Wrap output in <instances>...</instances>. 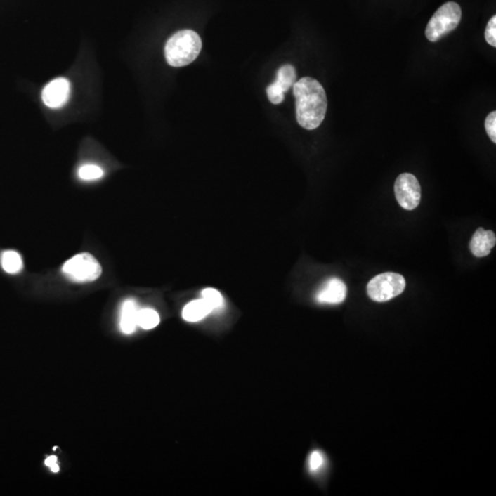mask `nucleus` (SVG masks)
Returning a JSON list of instances; mask_svg holds the SVG:
<instances>
[{
	"label": "nucleus",
	"instance_id": "1",
	"mask_svg": "<svg viewBox=\"0 0 496 496\" xmlns=\"http://www.w3.org/2000/svg\"><path fill=\"white\" fill-rule=\"evenodd\" d=\"M296 117L306 130H315L321 125L327 110V98L324 88L313 77H303L294 85Z\"/></svg>",
	"mask_w": 496,
	"mask_h": 496
},
{
	"label": "nucleus",
	"instance_id": "2",
	"mask_svg": "<svg viewBox=\"0 0 496 496\" xmlns=\"http://www.w3.org/2000/svg\"><path fill=\"white\" fill-rule=\"evenodd\" d=\"M202 47V39L197 32L191 30L178 32L166 44L167 61L171 67H185L198 58Z\"/></svg>",
	"mask_w": 496,
	"mask_h": 496
},
{
	"label": "nucleus",
	"instance_id": "3",
	"mask_svg": "<svg viewBox=\"0 0 496 496\" xmlns=\"http://www.w3.org/2000/svg\"><path fill=\"white\" fill-rule=\"evenodd\" d=\"M462 20V8L455 2L445 3L433 15L426 29V37L435 43L458 27Z\"/></svg>",
	"mask_w": 496,
	"mask_h": 496
},
{
	"label": "nucleus",
	"instance_id": "4",
	"mask_svg": "<svg viewBox=\"0 0 496 496\" xmlns=\"http://www.w3.org/2000/svg\"><path fill=\"white\" fill-rule=\"evenodd\" d=\"M63 273L71 282H91L100 277L103 268L100 262L89 253L79 254L63 266Z\"/></svg>",
	"mask_w": 496,
	"mask_h": 496
},
{
	"label": "nucleus",
	"instance_id": "5",
	"mask_svg": "<svg viewBox=\"0 0 496 496\" xmlns=\"http://www.w3.org/2000/svg\"><path fill=\"white\" fill-rule=\"evenodd\" d=\"M405 280L401 274L385 272L367 283V292L372 300L384 303L397 297L405 289Z\"/></svg>",
	"mask_w": 496,
	"mask_h": 496
},
{
	"label": "nucleus",
	"instance_id": "6",
	"mask_svg": "<svg viewBox=\"0 0 496 496\" xmlns=\"http://www.w3.org/2000/svg\"><path fill=\"white\" fill-rule=\"evenodd\" d=\"M394 193L397 202L401 207L407 211H413L421 201V187L419 182L410 173H403L396 178L394 183Z\"/></svg>",
	"mask_w": 496,
	"mask_h": 496
},
{
	"label": "nucleus",
	"instance_id": "7",
	"mask_svg": "<svg viewBox=\"0 0 496 496\" xmlns=\"http://www.w3.org/2000/svg\"><path fill=\"white\" fill-rule=\"evenodd\" d=\"M70 93V82L65 77H58L47 84L41 93V98L47 107L51 109H59L67 104Z\"/></svg>",
	"mask_w": 496,
	"mask_h": 496
},
{
	"label": "nucleus",
	"instance_id": "8",
	"mask_svg": "<svg viewBox=\"0 0 496 496\" xmlns=\"http://www.w3.org/2000/svg\"><path fill=\"white\" fill-rule=\"evenodd\" d=\"M346 291V284L341 280L331 278L319 289L315 300L322 304H339L345 301Z\"/></svg>",
	"mask_w": 496,
	"mask_h": 496
},
{
	"label": "nucleus",
	"instance_id": "9",
	"mask_svg": "<svg viewBox=\"0 0 496 496\" xmlns=\"http://www.w3.org/2000/svg\"><path fill=\"white\" fill-rule=\"evenodd\" d=\"M496 244L495 234L490 230H485L480 227L474 233L470 242V249L474 256L477 258H483L488 256Z\"/></svg>",
	"mask_w": 496,
	"mask_h": 496
},
{
	"label": "nucleus",
	"instance_id": "10",
	"mask_svg": "<svg viewBox=\"0 0 496 496\" xmlns=\"http://www.w3.org/2000/svg\"><path fill=\"white\" fill-rule=\"evenodd\" d=\"M138 304L134 300H126L122 304L119 313V328L125 334H133L136 330L137 316L139 312Z\"/></svg>",
	"mask_w": 496,
	"mask_h": 496
},
{
	"label": "nucleus",
	"instance_id": "11",
	"mask_svg": "<svg viewBox=\"0 0 496 496\" xmlns=\"http://www.w3.org/2000/svg\"><path fill=\"white\" fill-rule=\"evenodd\" d=\"M211 313H213V310L202 298L188 304L182 311V318L185 321L197 322L207 318Z\"/></svg>",
	"mask_w": 496,
	"mask_h": 496
},
{
	"label": "nucleus",
	"instance_id": "12",
	"mask_svg": "<svg viewBox=\"0 0 496 496\" xmlns=\"http://www.w3.org/2000/svg\"><path fill=\"white\" fill-rule=\"evenodd\" d=\"M295 80V68L292 65H284L278 70L277 79L274 83L286 93L294 85Z\"/></svg>",
	"mask_w": 496,
	"mask_h": 496
},
{
	"label": "nucleus",
	"instance_id": "13",
	"mask_svg": "<svg viewBox=\"0 0 496 496\" xmlns=\"http://www.w3.org/2000/svg\"><path fill=\"white\" fill-rule=\"evenodd\" d=\"M1 265L3 270L7 273H19L23 266L22 256L16 251H5L1 256Z\"/></svg>",
	"mask_w": 496,
	"mask_h": 496
},
{
	"label": "nucleus",
	"instance_id": "14",
	"mask_svg": "<svg viewBox=\"0 0 496 496\" xmlns=\"http://www.w3.org/2000/svg\"><path fill=\"white\" fill-rule=\"evenodd\" d=\"M160 322V316L157 311L145 308L140 309L137 316V325L145 330H151L157 327Z\"/></svg>",
	"mask_w": 496,
	"mask_h": 496
},
{
	"label": "nucleus",
	"instance_id": "15",
	"mask_svg": "<svg viewBox=\"0 0 496 496\" xmlns=\"http://www.w3.org/2000/svg\"><path fill=\"white\" fill-rule=\"evenodd\" d=\"M203 300L211 308L213 312L219 311L223 307V298L220 292L213 288L205 289L202 292Z\"/></svg>",
	"mask_w": 496,
	"mask_h": 496
},
{
	"label": "nucleus",
	"instance_id": "16",
	"mask_svg": "<svg viewBox=\"0 0 496 496\" xmlns=\"http://www.w3.org/2000/svg\"><path fill=\"white\" fill-rule=\"evenodd\" d=\"M103 170L96 165H85L80 167L79 177L83 181H96L103 178Z\"/></svg>",
	"mask_w": 496,
	"mask_h": 496
},
{
	"label": "nucleus",
	"instance_id": "17",
	"mask_svg": "<svg viewBox=\"0 0 496 496\" xmlns=\"http://www.w3.org/2000/svg\"><path fill=\"white\" fill-rule=\"evenodd\" d=\"M267 94L268 100H270L271 103L280 104L282 103L284 100V92L276 85L275 83H272L271 85L268 86L267 88Z\"/></svg>",
	"mask_w": 496,
	"mask_h": 496
},
{
	"label": "nucleus",
	"instance_id": "18",
	"mask_svg": "<svg viewBox=\"0 0 496 496\" xmlns=\"http://www.w3.org/2000/svg\"><path fill=\"white\" fill-rule=\"evenodd\" d=\"M485 130L492 143H496V112L490 113L485 119Z\"/></svg>",
	"mask_w": 496,
	"mask_h": 496
},
{
	"label": "nucleus",
	"instance_id": "19",
	"mask_svg": "<svg viewBox=\"0 0 496 496\" xmlns=\"http://www.w3.org/2000/svg\"><path fill=\"white\" fill-rule=\"evenodd\" d=\"M485 40L492 47H496V16L492 18L487 24Z\"/></svg>",
	"mask_w": 496,
	"mask_h": 496
},
{
	"label": "nucleus",
	"instance_id": "20",
	"mask_svg": "<svg viewBox=\"0 0 496 496\" xmlns=\"http://www.w3.org/2000/svg\"><path fill=\"white\" fill-rule=\"evenodd\" d=\"M322 463H324V458H322V454L318 450L313 451V452L311 454L309 459L310 471H318L319 469L322 467Z\"/></svg>",
	"mask_w": 496,
	"mask_h": 496
},
{
	"label": "nucleus",
	"instance_id": "21",
	"mask_svg": "<svg viewBox=\"0 0 496 496\" xmlns=\"http://www.w3.org/2000/svg\"><path fill=\"white\" fill-rule=\"evenodd\" d=\"M46 465L47 467L51 468L53 473H58L59 466L58 464V457L50 456L46 459Z\"/></svg>",
	"mask_w": 496,
	"mask_h": 496
}]
</instances>
